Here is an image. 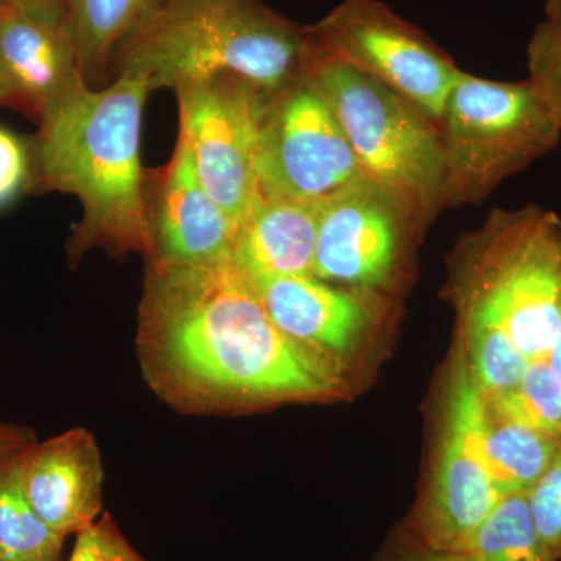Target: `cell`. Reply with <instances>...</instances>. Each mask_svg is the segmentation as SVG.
I'll list each match as a JSON object with an SVG mask.
<instances>
[{"label":"cell","instance_id":"obj_31","mask_svg":"<svg viewBox=\"0 0 561 561\" xmlns=\"http://www.w3.org/2000/svg\"><path fill=\"white\" fill-rule=\"evenodd\" d=\"M130 561H144L142 559H140V557L138 556V553L135 552V556L131 557V560Z\"/></svg>","mask_w":561,"mask_h":561},{"label":"cell","instance_id":"obj_10","mask_svg":"<svg viewBox=\"0 0 561 561\" xmlns=\"http://www.w3.org/2000/svg\"><path fill=\"white\" fill-rule=\"evenodd\" d=\"M489 402L470 370L461 367L454 382L445 432L431 489L419 515V530L427 551L451 556L504 497L494 486L483 435L489 424Z\"/></svg>","mask_w":561,"mask_h":561},{"label":"cell","instance_id":"obj_1","mask_svg":"<svg viewBox=\"0 0 561 561\" xmlns=\"http://www.w3.org/2000/svg\"><path fill=\"white\" fill-rule=\"evenodd\" d=\"M136 348L158 397L183 412L328 400L342 383L327 357L290 341L230 261L147 262Z\"/></svg>","mask_w":561,"mask_h":561},{"label":"cell","instance_id":"obj_9","mask_svg":"<svg viewBox=\"0 0 561 561\" xmlns=\"http://www.w3.org/2000/svg\"><path fill=\"white\" fill-rule=\"evenodd\" d=\"M173 92L179 133L198 179L238 227L257 194V140L271 94L231 73L187 81Z\"/></svg>","mask_w":561,"mask_h":561},{"label":"cell","instance_id":"obj_18","mask_svg":"<svg viewBox=\"0 0 561 561\" xmlns=\"http://www.w3.org/2000/svg\"><path fill=\"white\" fill-rule=\"evenodd\" d=\"M560 449L561 442L556 438L490 412L483 454L502 497L529 493Z\"/></svg>","mask_w":561,"mask_h":561},{"label":"cell","instance_id":"obj_16","mask_svg":"<svg viewBox=\"0 0 561 561\" xmlns=\"http://www.w3.org/2000/svg\"><path fill=\"white\" fill-rule=\"evenodd\" d=\"M320 209L256 194L236 227L232 264L249 279L313 276Z\"/></svg>","mask_w":561,"mask_h":561},{"label":"cell","instance_id":"obj_20","mask_svg":"<svg viewBox=\"0 0 561 561\" xmlns=\"http://www.w3.org/2000/svg\"><path fill=\"white\" fill-rule=\"evenodd\" d=\"M451 561H553L531 518L527 494L504 497Z\"/></svg>","mask_w":561,"mask_h":561},{"label":"cell","instance_id":"obj_12","mask_svg":"<svg viewBox=\"0 0 561 561\" xmlns=\"http://www.w3.org/2000/svg\"><path fill=\"white\" fill-rule=\"evenodd\" d=\"M408 217L375 184H359L321 203L313 276L350 286L389 280Z\"/></svg>","mask_w":561,"mask_h":561},{"label":"cell","instance_id":"obj_5","mask_svg":"<svg viewBox=\"0 0 561 561\" xmlns=\"http://www.w3.org/2000/svg\"><path fill=\"white\" fill-rule=\"evenodd\" d=\"M459 302L504 331L527 364L545 360L561 330L560 217L494 210L472 238Z\"/></svg>","mask_w":561,"mask_h":561},{"label":"cell","instance_id":"obj_28","mask_svg":"<svg viewBox=\"0 0 561 561\" xmlns=\"http://www.w3.org/2000/svg\"><path fill=\"white\" fill-rule=\"evenodd\" d=\"M545 360L548 362L549 368H551L553 376H556L557 381H559L561 386V330L559 337H557L556 343H553L551 353L548 354Z\"/></svg>","mask_w":561,"mask_h":561},{"label":"cell","instance_id":"obj_21","mask_svg":"<svg viewBox=\"0 0 561 561\" xmlns=\"http://www.w3.org/2000/svg\"><path fill=\"white\" fill-rule=\"evenodd\" d=\"M489 402L490 412L561 442V386L548 362L530 364L515 389Z\"/></svg>","mask_w":561,"mask_h":561},{"label":"cell","instance_id":"obj_4","mask_svg":"<svg viewBox=\"0 0 561 561\" xmlns=\"http://www.w3.org/2000/svg\"><path fill=\"white\" fill-rule=\"evenodd\" d=\"M301 79L330 106L362 171L411 225L445 208V153L438 122L381 81L306 47Z\"/></svg>","mask_w":561,"mask_h":561},{"label":"cell","instance_id":"obj_23","mask_svg":"<svg viewBox=\"0 0 561 561\" xmlns=\"http://www.w3.org/2000/svg\"><path fill=\"white\" fill-rule=\"evenodd\" d=\"M530 80L561 121V21H545L529 44Z\"/></svg>","mask_w":561,"mask_h":561},{"label":"cell","instance_id":"obj_19","mask_svg":"<svg viewBox=\"0 0 561 561\" xmlns=\"http://www.w3.org/2000/svg\"><path fill=\"white\" fill-rule=\"evenodd\" d=\"M22 453L0 459V561H60L66 538L43 522L25 496Z\"/></svg>","mask_w":561,"mask_h":561},{"label":"cell","instance_id":"obj_14","mask_svg":"<svg viewBox=\"0 0 561 561\" xmlns=\"http://www.w3.org/2000/svg\"><path fill=\"white\" fill-rule=\"evenodd\" d=\"M21 485L51 530L68 538L98 522L103 502L101 449L87 430H70L21 454Z\"/></svg>","mask_w":561,"mask_h":561},{"label":"cell","instance_id":"obj_24","mask_svg":"<svg viewBox=\"0 0 561 561\" xmlns=\"http://www.w3.org/2000/svg\"><path fill=\"white\" fill-rule=\"evenodd\" d=\"M32 180L31 138L0 127V208L28 194Z\"/></svg>","mask_w":561,"mask_h":561},{"label":"cell","instance_id":"obj_25","mask_svg":"<svg viewBox=\"0 0 561 561\" xmlns=\"http://www.w3.org/2000/svg\"><path fill=\"white\" fill-rule=\"evenodd\" d=\"M135 551L108 516L77 535L69 561H130Z\"/></svg>","mask_w":561,"mask_h":561},{"label":"cell","instance_id":"obj_30","mask_svg":"<svg viewBox=\"0 0 561 561\" xmlns=\"http://www.w3.org/2000/svg\"><path fill=\"white\" fill-rule=\"evenodd\" d=\"M546 13L549 21H561V0H548Z\"/></svg>","mask_w":561,"mask_h":561},{"label":"cell","instance_id":"obj_27","mask_svg":"<svg viewBox=\"0 0 561 561\" xmlns=\"http://www.w3.org/2000/svg\"><path fill=\"white\" fill-rule=\"evenodd\" d=\"M35 443V432L28 430V427L0 423V459L25 451Z\"/></svg>","mask_w":561,"mask_h":561},{"label":"cell","instance_id":"obj_2","mask_svg":"<svg viewBox=\"0 0 561 561\" xmlns=\"http://www.w3.org/2000/svg\"><path fill=\"white\" fill-rule=\"evenodd\" d=\"M151 91L142 73H116L105 87L84 88L31 138L28 194L73 195L83 209L66 243L72 265L94 249L149 256L140 125Z\"/></svg>","mask_w":561,"mask_h":561},{"label":"cell","instance_id":"obj_11","mask_svg":"<svg viewBox=\"0 0 561 561\" xmlns=\"http://www.w3.org/2000/svg\"><path fill=\"white\" fill-rule=\"evenodd\" d=\"M144 213L147 262L198 267L231 260L236 224L203 186L180 133L168 164L146 171Z\"/></svg>","mask_w":561,"mask_h":561},{"label":"cell","instance_id":"obj_22","mask_svg":"<svg viewBox=\"0 0 561 561\" xmlns=\"http://www.w3.org/2000/svg\"><path fill=\"white\" fill-rule=\"evenodd\" d=\"M531 518L553 561H561V449L527 493Z\"/></svg>","mask_w":561,"mask_h":561},{"label":"cell","instance_id":"obj_3","mask_svg":"<svg viewBox=\"0 0 561 561\" xmlns=\"http://www.w3.org/2000/svg\"><path fill=\"white\" fill-rule=\"evenodd\" d=\"M308 27L261 0H164L117 51L113 72L142 73L151 90H175L220 73L273 94L301 77Z\"/></svg>","mask_w":561,"mask_h":561},{"label":"cell","instance_id":"obj_8","mask_svg":"<svg viewBox=\"0 0 561 561\" xmlns=\"http://www.w3.org/2000/svg\"><path fill=\"white\" fill-rule=\"evenodd\" d=\"M313 54L381 81L438 122L460 69L424 33L376 0H345L308 27Z\"/></svg>","mask_w":561,"mask_h":561},{"label":"cell","instance_id":"obj_7","mask_svg":"<svg viewBox=\"0 0 561 561\" xmlns=\"http://www.w3.org/2000/svg\"><path fill=\"white\" fill-rule=\"evenodd\" d=\"M368 179L330 106L308 81L268 95L256 153L257 194L324 203Z\"/></svg>","mask_w":561,"mask_h":561},{"label":"cell","instance_id":"obj_13","mask_svg":"<svg viewBox=\"0 0 561 561\" xmlns=\"http://www.w3.org/2000/svg\"><path fill=\"white\" fill-rule=\"evenodd\" d=\"M90 87L65 24L0 3V106L36 124Z\"/></svg>","mask_w":561,"mask_h":561},{"label":"cell","instance_id":"obj_17","mask_svg":"<svg viewBox=\"0 0 561 561\" xmlns=\"http://www.w3.org/2000/svg\"><path fill=\"white\" fill-rule=\"evenodd\" d=\"M164 0H69L65 27L91 88L105 87L117 51Z\"/></svg>","mask_w":561,"mask_h":561},{"label":"cell","instance_id":"obj_6","mask_svg":"<svg viewBox=\"0 0 561 561\" xmlns=\"http://www.w3.org/2000/svg\"><path fill=\"white\" fill-rule=\"evenodd\" d=\"M445 208L479 203L561 138V121L540 88L461 72L440 121Z\"/></svg>","mask_w":561,"mask_h":561},{"label":"cell","instance_id":"obj_15","mask_svg":"<svg viewBox=\"0 0 561 561\" xmlns=\"http://www.w3.org/2000/svg\"><path fill=\"white\" fill-rule=\"evenodd\" d=\"M250 280L275 327L327 359L348 353L367 330L370 309L362 298L316 276Z\"/></svg>","mask_w":561,"mask_h":561},{"label":"cell","instance_id":"obj_29","mask_svg":"<svg viewBox=\"0 0 561 561\" xmlns=\"http://www.w3.org/2000/svg\"><path fill=\"white\" fill-rule=\"evenodd\" d=\"M400 561H451V559L448 556H443V553L427 551L426 549V551L412 553V556Z\"/></svg>","mask_w":561,"mask_h":561},{"label":"cell","instance_id":"obj_26","mask_svg":"<svg viewBox=\"0 0 561 561\" xmlns=\"http://www.w3.org/2000/svg\"><path fill=\"white\" fill-rule=\"evenodd\" d=\"M0 3H7L41 21L65 24L69 0H0Z\"/></svg>","mask_w":561,"mask_h":561}]
</instances>
